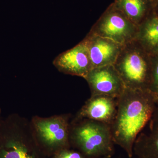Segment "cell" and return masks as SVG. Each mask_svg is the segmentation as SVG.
Returning <instances> with one entry per match:
<instances>
[{
  "label": "cell",
  "instance_id": "cell-4",
  "mask_svg": "<svg viewBox=\"0 0 158 158\" xmlns=\"http://www.w3.org/2000/svg\"><path fill=\"white\" fill-rule=\"evenodd\" d=\"M138 31V26L129 19L113 3L94 25L90 32L123 46L136 39Z\"/></svg>",
  "mask_w": 158,
  "mask_h": 158
},
{
  "label": "cell",
  "instance_id": "cell-17",
  "mask_svg": "<svg viewBox=\"0 0 158 158\" xmlns=\"http://www.w3.org/2000/svg\"><path fill=\"white\" fill-rule=\"evenodd\" d=\"M0 114H1V110H0Z\"/></svg>",
  "mask_w": 158,
  "mask_h": 158
},
{
  "label": "cell",
  "instance_id": "cell-8",
  "mask_svg": "<svg viewBox=\"0 0 158 158\" xmlns=\"http://www.w3.org/2000/svg\"><path fill=\"white\" fill-rule=\"evenodd\" d=\"M93 68L113 65L123 45L89 32L84 39Z\"/></svg>",
  "mask_w": 158,
  "mask_h": 158
},
{
  "label": "cell",
  "instance_id": "cell-11",
  "mask_svg": "<svg viewBox=\"0 0 158 158\" xmlns=\"http://www.w3.org/2000/svg\"><path fill=\"white\" fill-rule=\"evenodd\" d=\"M133 154L138 158H158V102L149 121L136 138Z\"/></svg>",
  "mask_w": 158,
  "mask_h": 158
},
{
  "label": "cell",
  "instance_id": "cell-9",
  "mask_svg": "<svg viewBox=\"0 0 158 158\" xmlns=\"http://www.w3.org/2000/svg\"><path fill=\"white\" fill-rule=\"evenodd\" d=\"M118 98L106 95H91L82 107L80 119H88L111 125L117 112Z\"/></svg>",
  "mask_w": 158,
  "mask_h": 158
},
{
  "label": "cell",
  "instance_id": "cell-14",
  "mask_svg": "<svg viewBox=\"0 0 158 158\" xmlns=\"http://www.w3.org/2000/svg\"><path fill=\"white\" fill-rule=\"evenodd\" d=\"M151 57V81L149 90L158 101V54Z\"/></svg>",
  "mask_w": 158,
  "mask_h": 158
},
{
  "label": "cell",
  "instance_id": "cell-7",
  "mask_svg": "<svg viewBox=\"0 0 158 158\" xmlns=\"http://www.w3.org/2000/svg\"><path fill=\"white\" fill-rule=\"evenodd\" d=\"M54 65L60 72L85 78L93 69L89 51L83 39L73 48L59 55Z\"/></svg>",
  "mask_w": 158,
  "mask_h": 158
},
{
  "label": "cell",
  "instance_id": "cell-2",
  "mask_svg": "<svg viewBox=\"0 0 158 158\" xmlns=\"http://www.w3.org/2000/svg\"><path fill=\"white\" fill-rule=\"evenodd\" d=\"M113 65L126 88L149 90L151 57L136 39L123 46Z\"/></svg>",
  "mask_w": 158,
  "mask_h": 158
},
{
  "label": "cell",
  "instance_id": "cell-3",
  "mask_svg": "<svg viewBox=\"0 0 158 158\" xmlns=\"http://www.w3.org/2000/svg\"><path fill=\"white\" fill-rule=\"evenodd\" d=\"M73 129L72 138L85 155L94 158H110L114 143L111 127L106 123L82 119Z\"/></svg>",
  "mask_w": 158,
  "mask_h": 158
},
{
  "label": "cell",
  "instance_id": "cell-5",
  "mask_svg": "<svg viewBox=\"0 0 158 158\" xmlns=\"http://www.w3.org/2000/svg\"><path fill=\"white\" fill-rule=\"evenodd\" d=\"M26 127L17 115L0 119V158H33L25 143L31 132Z\"/></svg>",
  "mask_w": 158,
  "mask_h": 158
},
{
  "label": "cell",
  "instance_id": "cell-1",
  "mask_svg": "<svg viewBox=\"0 0 158 158\" xmlns=\"http://www.w3.org/2000/svg\"><path fill=\"white\" fill-rule=\"evenodd\" d=\"M158 102L148 90L125 88L118 97L117 112L110 125L113 141L132 157L136 138L147 125Z\"/></svg>",
  "mask_w": 158,
  "mask_h": 158
},
{
  "label": "cell",
  "instance_id": "cell-6",
  "mask_svg": "<svg viewBox=\"0 0 158 158\" xmlns=\"http://www.w3.org/2000/svg\"><path fill=\"white\" fill-rule=\"evenodd\" d=\"M91 95H106L118 98L125 86L113 65L94 68L85 78Z\"/></svg>",
  "mask_w": 158,
  "mask_h": 158
},
{
  "label": "cell",
  "instance_id": "cell-12",
  "mask_svg": "<svg viewBox=\"0 0 158 158\" xmlns=\"http://www.w3.org/2000/svg\"><path fill=\"white\" fill-rule=\"evenodd\" d=\"M113 3L138 27L153 13L152 0H115Z\"/></svg>",
  "mask_w": 158,
  "mask_h": 158
},
{
  "label": "cell",
  "instance_id": "cell-10",
  "mask_svg": "<svg viewBox=\"0 0 158 158\" xmlns=\"http://www.w3.org/2000/svg\"><path fill=\"white\" fill-rule=\"evenodd\" d=\"M36 131L41 140L51 146L68 144L69 129L66 118L62 116L37 119L35 122Z\"/></svg>",
  "mask_w": 158,
  "mask_h": 158
},
{
  "label": "cell",
  "instance_id": "cell-13",
  "mask_svg": "<svg viewBox=\"0 0 158 158\" xmlns=\"http://www.w3.org/2000/svg\"><path fill=\"white\" fill-rule=\"evenodd\" d=\"M136 40L150 56L158 54V17L154 12L138 26Z\"/></svg>",
  "mask_w": 158,
  "mask_h": 158
},
{
  "label": "cell",
  "instance_id": "cell-16",
  "mask_svg": "<svg viewBox=\"0 0 158 158\" xmlns=\"http://www.w3.org/2000/svg\"><path fill=\"white\" fill-rule=\"evenodd\" d=\"M152 2L154 13L158 17V0H152Z\"/></svg>",
  "mask_w": 158,
  "mask_h": 158
},
{
  "label": "cell",
  "instance_id": "cell-15",
  "mask_svg": "<svg viewBox=\"0 0 158 158\" xmlns=\"http://www.w3.org/2000/svg\"><path fill=\"white\" fill-rule=\"evenodd\" d=\"M57 158H85L81 154L71 151H63L57 156Z\"/></svg>",
  "mask_w": 158,
  "mask_h": 158
}]
</instances>
